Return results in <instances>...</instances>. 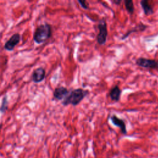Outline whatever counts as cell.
I'll use <instances>...</instances> for the list:
<instances>
[{
  "instance_id": "obj_13",
  "label": "cell",
  "mask_w": 158,
  "mask_h": 158,
  "mask_svg": "<svg viewBox=\"0 0 158 158\" xmlns=\"http://www.w3.org/2000/svg\"><path fill=\"white\" fill-rule=\"evenodd\" d=\"M124 4H125V9L127 10V12L129 14H132L134 12V10H135L134 4H133V1H131V0H125L124 1Z\"/></svg>"
},
{
  "instance_id": "obj_11",
  "label": "cell",
  "mask_w": 158,
  "mask_h": 158,
  "mask_svg": "<svg viewBox=\"0 0 158 158\" xmlns=\"http://www.w3.org/2000/svg\"><path fill=\"white\" fill-rule=\"evenodd\" d=\"M141 6L143 10L145 15H150L154 13L152 6L149 3L147 0H142L140 1Z\"/></svg>"
},
{
  "instance_id": "obj_12",
  "label": "cell",
  "mask_w": 158,
  "mask_h": 158,
  "mask_svg": "<svg viewBox=\"0 0 158 158\" xmlns=\"http://www.w3.org/2000/svg\"><path fill=\"white\" fill-rule=\"evenodd\" d=\"M9 106V101L7 96L6 94L4 96L1 102V114H4L7 111Z\"/></svg>"
},
{
  "instance_id": "obj_15",
  "label": "cell",
  "mask_w": 158,
  "mask_h": 158,
  "mask_svg": "<svg viewBox=\"0 0 158 158\" xmlns=\"http://www.w3.org/2000/svg\"><path fill=\"white\" fill-rule=\"evenodd\" d=\"M122 1L121 0H114V1H112V2H113L114 4H115V5H117V6H119L121 3Z\"/></svg>"
},
{
  "instance_id": "obj_5",
  "label": "cell",
  "mask_w": 158,
  "mask_h": 158,
  "mask_svg": "<svg viewBox=\"0 0 158 158\" xmlns=\"http://www.w3.org/2000/svg\"><path fill=\"white\" fill-rule=\"evenodd\" d=\"M21 36L19 33H14L9 39L4 43V49L7 51H12L14 48L20 43Z\"/></svg>"
},
{
  "instance_id": "obj_6",
  "label": "cell",
  "mask_w": 158,
  "mask_h": 158,
  "mask_svg": "<svg viewBox=\"0 0 158 158\" xmlns=\"http://www.w3.org/2000/svg\"><path fill=\"white\" fill-rule=\"evenodd\" d=\"M45 76H46L45 69L42 67H40L35 69L33 71L31 74V79L35 83H39L42 82L44 80Z\"/></svg>"
},
{
  "instance_id": "obj_3",
  "label": "cell",
  "mask_w": 158,
  "mask_h": 158,
  "mask_svg": "<svg viewBox=\"0 0 158 158\" xmlns=\"http://www.w3.org/2000/svg\"><path fill=\"white\" fill-rule=\"evenodd\" d=\"M99 33L96 36L97 43L99 45H104L107 41L108 31L107 28V23L104 18L101 19L98 24Z\"/></svg>"
},
{
  "instance_id": "obj_9",
  "label": "cell",
  "mask_w": 158,
  "mask_h": 158,
  "mask_svg": "<svg viewBox=\"0 0 158 158\" xmlns=\"http://www.w3.org/2000/svg\"><path fill=\"white\" fill-rule=\"evenodd\" d=\"M122 94V90L118 85L113 86L109 91V96L110 99L115 102L119 101Z\"/></svg>"
},
{
  "instance_id": "obj_10",
  "label": "cell",
  "mask_w": 158,
  "mask_h": 158,
  "mask_svg": "<svg viewBox=\"0 0 158 158\" xmlns=\"http://www.w3.org/2000/svg\"><path fill=\"white\" fill-rule=\"evenodd\" d=\"M147 28V25H146L145 24H143L142 23L136 25L135 27L132 28L130 30H128L127 31V33H125L124 35H123V36L120 38L121 40H124L125 39H126L131 33H133V32H136V31H144L146 28Z\"/></svg>"
},
{
  "instance_id": "obj_1",
  "label": "cell",
  "mask_w": 158,
  "mask_h": 158,
  "mask_svg": "<svg viewBox=\"0 0 158 158\" xmlns=\"http://www.w3.org/2000/svg\"><path fill=\"white\" fill-rule=\"evenodd\" d=\"M89 94L88 90L78 88L70 91L69 94L62 101V104L64 106H67L69 104L73 106L78 105L83 99Z\"/></svg>"
},
{
  "instance_id": "obj_4",
  "label": "cell",
  "mask_w": 158,
  "mask_h": 158,
  "mask_svg": "<svg viewBox=\"0 0 158 158\" xmlns=\"http://www.w3.org/2000/svg\"><path fill=\"white\" fill-rule=\"evenodd\" d=\"M136 64L142 68L148 69H158V62L154 59L145 57H139L136 60Z\"/></svg>"
},
{
  "instance_id": "obj_7",
  "label": "cell",
  "mask_w": 158,
  "mask_h": 158,
  "mask_svg": "<svg viewBox=\"0 0 158 158\" xmlns=\"http://www.w3.org/2000/svg\"><path fill=\"white\" fill-rule=\"evenodd\" d=\"M110 120L112 124L117 127H118L120 129V131L122 134L126 135L127 133V127H126V124L125 121L117 117L116 115L114 114L112 115L110 117Z\"/></svg>"
},
{
  "instance_id": "obj_14",
  "label": "cell",
  "mask_w": 158,
  "mask_h": 158,
  "mask_svg": "<svg viewBox=\"0 0 158 158\" xmlns=\"http://www.w3.org/2000/svg\"><path fill=\"white\" fill-rule=\"evenodd\" d=\"M78 2L80 5V6L84 9H88L89 6L86 2V1H81V0H78Z\"/></svg>"
},
{
  "instance_id": "obj_8",
  "label": "cell",
  "mask_w": 158,
  "mask_h": 158,
  "mask_svg": "<svg viewBox=\"0 0 158 158\" xmlns=\"http://www.w3.org/2000/svg\"><path fill=\"white\" fill-rule=\"evenodd\" d=\"M69 89L64 86L56 87L53 92V97L57 100H64V99L69 94Z\"/></svg>"
},
{
  "instance_id": "obj_2",
  "label": "cell",
  "mask_w": 158,
  "mask_h": 158,
  "mask_svg": "<svg viewBox=\"0 0 158 158\" xmlns=\"http://www.w3.org/2000/svg\"><path fill=\"white\" fill-rule=\"evenodd\" d=\"M52 35V27L50 24L45 22L38 25L33 33V39L36 44H41L49 38Z\"/></svg>"
}]
</instances>
